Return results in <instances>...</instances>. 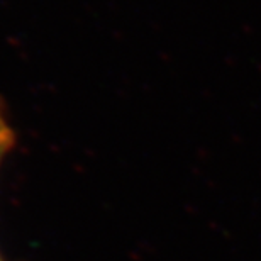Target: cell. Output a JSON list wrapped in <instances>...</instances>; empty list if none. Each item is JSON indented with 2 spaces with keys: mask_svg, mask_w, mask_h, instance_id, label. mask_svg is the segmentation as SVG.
Here are the masks:
<instances>
[{
  "mask_svg": "<svg viewBox=\"0 0 261 261\" xmlns=\"http://www.w3.org/2000/svg\"><path fill=\"white\" fill-rule=\"evenodd\" d=\"M14 141H15L14 130L10 127L7 117H5L2 107H0V163H2V160L7 156L9 151L12 149Z\"/></svg>",
  "mask_w": 261,
  "mask_h": 261,
  "instance_id": "cell-1",
  "label": "cell"
},
{
  "mask_svg": "<svg viewBox=\"0 0 261 261\" xmlns=\"http://www.w3.org/2000/svg\"><path fill=\"white\" fill-rule=\"evenodd\" d=\"M0 261H5V259H4V256H2V253H0Z\"/></svg>",
  "mask_w": 261,
  "mask_h": 261,
  "instance_id": "cell-2",
  "label": "cell"
}]
</instances>
